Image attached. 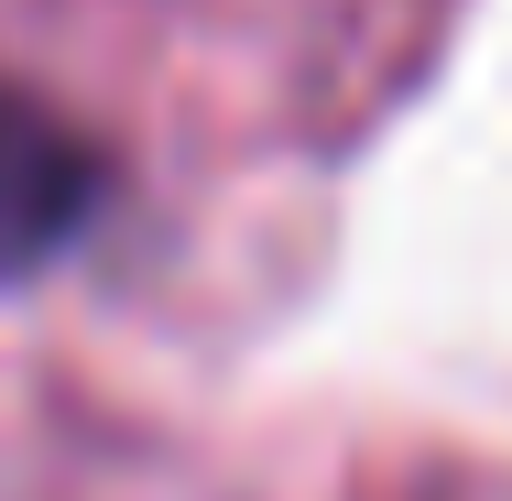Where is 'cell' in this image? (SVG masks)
<instances>
[{
  "label": "cell",
  "mask_w": 512,
  "mask_h": 501,
  "mask_svg": "<svg viewBox=\"0 0 512 501\" xmlns=\"http://www.w3.org/2000/svg\"><path fill=\"white\" fill-rule=\"evenodd\" d=\"M99 207V153L77 120H55L44 99L0 88V284L44 273Z\"/></svg>",
  "instance_id": "obj_1"
}]
</instances>
